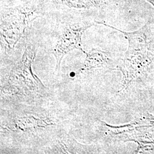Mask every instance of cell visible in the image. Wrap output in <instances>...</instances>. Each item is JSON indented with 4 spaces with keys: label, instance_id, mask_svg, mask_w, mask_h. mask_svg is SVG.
Listing matches in <instances>:
<instances>
[{
    "label": "cell",
    "instance_id": "3957f363",
    "mask_svg": "<svg viewBox=\"0 0 154 154\" xmlns=\"http://www.w3.org/2000/svg\"><path fill=\"white\" fill-rule=\"evenodd\" d=\"M33 19V15L16 8L3 16L1 21L2 36L9 48L14 47Z\"/></svg>",
    "mask_w": 154,
    "mask_h": 154
},
{
    "label": "cell",
    "instance_id": "277c9868",
    "mask_svg": "<svg viewBox=\"0 0 154 154\" xmlns=\"http://www.w3.org/2000/svg\"><path fill=\"white\" fill-rule=\"evenodd\" d=\"M53 154H88L91 153L89 146L82 145L69 135L57 139L50 150Z\"/></svg>",
    "mask_w": 154,
    "mask_h": 154
},
{
    "label": "cell",
    "instance_id": "8992f818",
    "mask_svg": "<svg viewBox=\"0 0 154 154\" xmlns=\"http://www.w3.org/2000/svg\"><path fill=\"white\" fill-rule=\"evenodd\" d=\"M86 54V59L83 65L82 70H90L105 66L107 62L106 54L98 49H93L88 52L83 51Z\"/></svg>",
    "mask_w": 154,
    "mask_h": 154
},
{
    "label": "cell",
    "instance_id": "52a82bcc",
    "mask_svg": "<svg viewBox=\"0 0 154 154\" xmlns=\"http://www.w3.org/2000/svg\"><path fill=\"white\" fill-rule=\"evenodd\" d=\"M147 1H149V3H151L154 6V0H147Z\"/></svg>",
    "mask_w": 154,
    "mask_h": 154
},
{
    "label": "cell",
    "instance_id": "5b68a950",
    "mask_svg": "<svg viewBox=\"0 0 154 154\" xmlns=\"http://www.w3.org/2000/svg\"><path fill=\"white\" fill-rule=\"evenodd\" d=\"M15 122L17 128L23 131H34L52 125L49 118H40L34 116H23Z\"/></svg>",
    "mask_w": 154,
    "mask_h": 154
},
{
    "label": "cell",
    "instance_id": "6da1fadb",
    "mask_svg": "<svg viewBox=\"0 0 154 154\" xmlns=\"http://www.w3.org/2000/svg\"><path fill=\"white\" fill-rule=\"evenodd\" d=\"M35 51L26 47L20 61L11 68L4 91L22 97L33 98L42 96L46 88L33 72L32 66Z\"/></svg>",
    "mask_w": 154,
    "mask_h": 154
},
{
    "label": "cell",
    "instance_id": "7a4b0ae2",
    "mask_svg": "<svg viewBox=\"0 0 154 154\" xmlns=\"http://www.w3.org/2000/svg\"><path fill=\"white\" fill-rule=\"evenodd\" d=\"M93 24H66L61 28L51 48V53L55 57V72H58L61 62L65 55L74 49L83 51L82 35L84 32Z\"/></svg>",
    "mask_w": 154,
    "mask_h": 154
}]
</instances>
